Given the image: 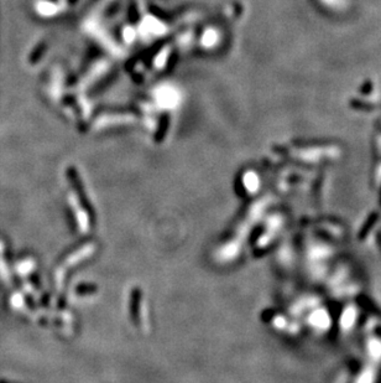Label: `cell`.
Listing matches in <instances>:
<instances>
[]
</instances>
